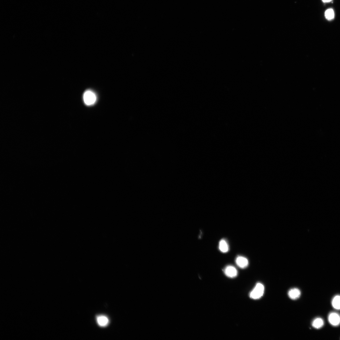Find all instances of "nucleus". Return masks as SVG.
I'll return each mask as SVG.
<instances>
[{
	"label": "nucleus",
	"instance_id": "7ed1b4c3",
	"mask_svg": "<svg viewBox=\"0 0 340 340\" xmlns=\"http://www.w3.org/2000/svg\"><path fill=\"white\" fill-rule=\"evenodd\" d=\"M329 323L333 326H336L340 324V316L337 313H332L328 316Z\"/></svg>",
	"mask_w": 340,
	"mask_h": 340
},
{
	"label": "nucleus",
	"instance_id": "f03ea898",
	"mask_svg": "<svg viewBox=\"0 0 340 340\" xmlns=\"http://www.w3.org/2000/svg\"><path fill=\"white\" fill-rule=\"evenodd\" d=\"M97 99L95 94L91 91H86L84 93L83 99L86 105L91 106L94 104L96 102Z\"/></svg>",
	"mask_w": 340,
	"mask_h": 340
},
{
	"label": "nucleus",
	"instance_id": "0eeeda50",
	"mask_svg": "<svg viewBox=\"0 0 340 340\" xmlns=\"http://www.w3.org/2000/svg\"><path fill=\"white\" fill-rule=\"evenodd\" d=\"M219 249L222 253L227 252L229 249V246L227 241L224 239L221 240L219 244Z\"/></svg>",
	"mask_w": 340,
	"mask_h": 340
},
{
	"label": "nucleus",
	"instance_id": "f8f14e48",
	"mask_svg": "<svg viewBox=\"0 0 340 340\" xmlns=\"http://www.w3.org/2000/svg\"><path fill=\"white\" fill-rule=\"evenodd\" d=\"M322 1L324 3H328L331 2L332 0H322Z\"/></svg>",
	"mask_w": 340,
	"mask_h": 340
},
{
	"label": "nucleus",
	"instance_id": "423d86ee",
	"mask_svg": "<svg viewBox=\"0 0 340 340\" xmlns=\"http://www.w3.org/2000/svg\"><path fill=\"white\" fill-rule=\"evenodd\" d=\"M288 294L289 297L291 299L295 300L300 297L301 292L299 289L297 288H294L289 291Z\"/></svg>",
	"mask_w": 340,
	"mask_h": 340
},
{
	"label": "nucleus",
	"instance_id": "20e7f679",
	"mask_svg": "<svg viewBox=\"0 0 340 340\" xmlns=\"http://www.w3.org/2000/svg\"><path fill=\"white\" fill-rule=\"evenodd\" d=\"M224 272L227 277L231 278L236 277L237 275V270L232 265L227 266L224 269Z\"/></svg>",
	"mask_w": 340,
	"mask_h": 340
},
{
	"label": "nucleus",
	"instance_id": "1a4fd4ad",
	"mask_svg": "<svg viewBox=\"0 0 340 340\" xmlns=\"http://www.w3.org/2000/svg\"><path fill=\"white\" fill-rule=\"evenodd\" d=\"M97 322L100 326L105 327L108 324L109 320L106 316H102L98 317Z\"/></svg>",
	"mask_w": 340,
	"mask_h": 340
},
{
	"label": "nucleus",
	"instance_id": "f257e3e1",
	"mask_svg": "<svg viewBox=\"0 0 340 340\" xmlns=\"http://www.w3.org/2000/svg\"><path fill=\"white\" fill-rule=\"evenodd\" d=\"M265 290L264 286L261 283H257L250 294V297L254 300L261 298L263 296Z\"/></svg>",
	"mask_w": 340,
	"mask_h": 340
},
{
	"label": "nucleus",
	"instance_id": "9d476101",
	"mask_svg": "<svg viewBox=\"0 0 340 340\" xmlns=\"http://www.w3.org/2000/svg\"><path fill=\"white\" fill-rule=\"evenodd\" d=\"M332 305L335 309L337 310H340V296L336 295L333 299L332 302Z\"/></svg>",
	"mask_w": 340,
	"mask_h": 340
},
{
	"label": "nucleus",
	"instance_id": "39448f33",
	"mask_svg": "<svg viewBox=\"0 0 340 340\" xmlns=\"http://www.w3.org/2000/svg\"><path fill=\"white\" fill-rule=\"evenodd\" d=\"M236 262L239 267L242 269L245 268L249 265L248 259L242 256H238L236 259Z\"/></svg>",
	"mask_w": 340,
	"mask_h": 340
},
{
	"label": "nucleus",
	"instance_id": "9b49d317",
	"mask_svg": "<svg viewBox=\"0 0 340 340\" xmlns=\"http://www.w3.org/2000/svg\"><path fill=\"white\" fill-rule=\"evenodd\" d=\"M325 16L326 18L328 20H331L334 19L335 17L334 10L332 9L327 10L325 12Z\"/></svg>",
	"mask_w": 340,
	"mask_h": 340
},
{
	"label": "nucleus",
	"instance_id": "6e6552de",
	"mask_svg": "<svg viewBox=\"0 0 340 340\" xmlns=\"http://www.w3.org/2000/svg\"><path fill=\"white\" fill-rule=\"evenodd\" d=\"M324 321L321 318H317L314 320L312 323L313 326L316 329L322 328L324 325Z\"/></svg>",
	"mask_w": 340,
	"mask_h": 340
}]
</instances>
